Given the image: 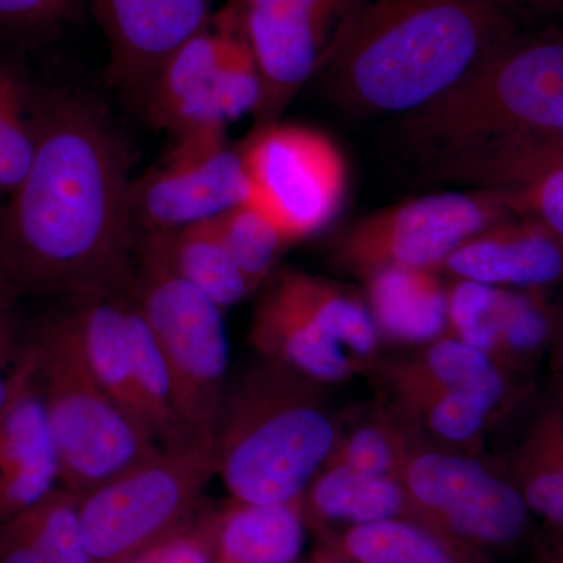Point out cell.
<instances>
[{
	"label": "cell",
	"mask_w": 563,
	"mask_h": 563,
	"mask_svg": "<svg viewBox=\"0 0 563 563\" xmlns=\"http://www.w3.org/2000/svg\"><path fill=\"white\" fill-rule=\"evenodd\" d=\"M131 147L84 92L40 87L31 172L0 206V303L125 290L136 233Z\"/></svg>",
	"instance_id": "1"
},
{
	"label": "cell",
	"mask_w": 563,
	"mask_h": 563,
	"mask_svg": "<svg viewBox=\"0 0 563 563\" xmlns=\"http://www.w3.org/2000/svg\"><path fill=\"white\" fill-rule=\"evenodd\" d=\"M506 40L492 0H368L318 74L329 101L352 117H407L453 91Z\"/></svg>",
	"instance_id": "2"
},
{
	"label": "cell",
	"mask_w": 563,
	"mask_h": 563,
	"mask_svg": "<svg viewBox=\"0 0 563 563\" xmlns=\"http://www.w3.org/2000/svg\"><path fill=\"white\" fill-rule=\"evenodd\" d=\"M321 388L263 361L224 393L213 433L214 474L232 499H302L343 431Z\"/></svg>",
	"instance_id": "3"
},
{
	"label": "cell",
	"mask_w": 563,
	"mask_h": 563,
	"mask_svg": "<svg viewBox=\"0 0 563 563\" xmlns=\"http://www.w3.org/2000/svg\"><path fill=\"white\" fill-rule=\"evenodd\" d=\"M29 344L60 463V487L85 495L161 448L92 376L63 312L47 318Z\"/></svg>",
	"instance_id": "4"
},
{
	"label": "cell",
	"mask_w": 563,
	"mask_h": 563,
	"mask_svg": "<svg viewBox=\"0 0 563 563\" xmlns=\"http://www.w3.org/2000/svg\"><path fill=\"white\" fill-rule=\"evenodd\" d=\"M398 124L409 147L435 162L507 129H563V43L504 46L453 91Z\"/></svg>",
	"instance_id": "5"
},
{
	"label": "cell",
	"mask_w": 563,
	"mask_h": 563,
	"mask_svg": "<svg viewBox=\"0 0 563 563\" xmlns=\"http://www.w3.org/2000/svg\"><path fill=\"white\" fill-rule=\"evenodd\" d=\"M214 476L213 435L161 446L79 496L85 542L95 563H121L192 523Z\"/></svg>",
	"instance_id": "6"
},
{
	"label": "cell",
	"mask_w": 563,
	"mask_h": 563,
	"mask_svg": "<svg viewBox=\"0 0 563 563\" xmlns=\"http://www.w3.org/2000/svg\"><path fill=\"white\" fill-rule=\"evenodd\" d=\"M129 292L172 369L185 428L213 435L229 366L224 310L179 276L146 236H136Z\"/></svg>",
	"instance_id": "7"
},
{
	"label": "cell",
	"mask_w": 563,
	"mask_h": 563,
	"mask_svg": "<svg viewBox=\"0 0 563 563\" xmlns=\"http://www.w3.org/2000/svg\"><path fill=\"white\" fill-rule=\"evenodd\" d=\"M410 518L474 553L520 542L531 512L509 474L479 454L420 440L404 466Z\"/></svg>",
	"instance_id": "8"
},
{
	"label": "cell",
	"mask_w": 563,
	"mask_h": 563,
	"mask_svg": "<svg viewBox=\"0 0 563 563\" xmlns=\"http://www.w3.org/2000/svg\"><path fill=\"white\" fill-rule=\"evenodd\" d=\"M242 154L251 184L247 202L268 214L288 242H301L332 220L346 172L328 136L274 122L255 128L242 143Z\"/></svg>",
	"instance_id": "9"
},
{
	"label": "cell",
	"mask_w": 563,
	"mask_h": 563,
	"mask_svg": "<svg viewBox=\"0 0 563 563\" xmlns=\"http://www.w3.org/2000/svg\"><path fill=\"white\" fill-rule=\"evenodd\" d=\"M251 184L242 144L228 129L177 133L161 163L133 177L131 214L136 236L214 220L247 202Z\"/></svg>",
	"instance_id": "10"
},
{
	"label": "cell",
	"mask_w": 563,
	"mask_h": 563,
	"mask_svg": "<svg viewBox=\"0 0 563 563\" xmlns=\"http://www.w3.org/2000/svg\"><path fill=\"white\" fill-rule=\"evenodd\" d=\"M368 0H229L262 81L255 128L274 124Z\"/></svg>",
	"instance_id": "11"
},
{
	"label": "cell",
	"mask_w": 563,
	"mask_h": 563,
	"mask_svg": "<svg viewBox=\"0 0 563 563\" xmlns=\"http://www.w3.org/2000/svg\"><path fill=\"white\" fill-rule=\"evenodd\" d=\"M496 217L492 196L479 191L424 196L355 222L336 239L333 258L363 279L388 266L439 272L463 242L495 224Z\"/></svg>",
	"instance_id": "12"
},
{
	"label": "cell",
	"mask_w": 563,
	"mask_h": 563,
	"mask_svg": "<svg viewBox=\"0 0 563 563\" xmlns=\"http://www.w3.org/2000/svg\"><path fill=\"white\" fill-rule=\"evenodd\" d=\"M109 47L107 81L143 106L165 62L211 20L214 0H87Z\"/></svg>",
	"instance_id": "13"
},
{
	"label": "cell",
	"mask_w": 563,
	"mask_h": 563,
	"mask_svg": "<svg viewBox=\"0 0 563 563\" xmlns=\"http://www.w3.org/2000/svg\"><path fill=\"white\" fill-rule=\"evenodd\" d=\"M60 487V463L36 377L31 344L0 410V526Z\"/></svg>",
	"instance_id": "14"
},
{
	"label": "cell",
	"mask_w": 563,
	"mask_h": 563,
	"mask_svg": "<svg viewBox=\"0 0 563 563\" xmlns=\"http://www.w3.org/2000/svg\"><path fill=\"white\" fill-rule=\"evenodd\" d=\"M225 49V33L213 16L207 27L181 44L152 81L141 111L157 131L176 133L228 129L214 84Z\"/></svg>",
	"instance_id": "15"
},
{
	"label": "cell",
	"mask_w": 563,
	"mask_h": 563,
	"mask_svg": "<svg viewBox=\"0 0 563 563\" xmlns=\"http://www.w3.org/2000/svg\"><path fill=\"white\" fill-rule=\"evenodd\" d=\"M250 340L263 361L322 387L362 372L339 343L269 284L255 307Z\"/></svg>",
	"instance_id": "16"
},
{
	"label": "cell",
	"mask_w": 563,
	"mask_h": 563,
	"mask_svg": "<svg viewBox=\"0 0 563 563\" xmlns=\"http://www.w3.org/2000/svg\"><path fill=\"white\" fill-rule=\"evenodd\" d=\"M554 235L490 225L463 242L440 269L454 279L536 290L563 277V246Z\"/></svg>",
	"instance_id": "17"
},
{
	"label": "cell",
	"mask_w": 563,
	"mask_h": 563,
	"mask_svg": "<svg viewBox=\"0 0 563 563\" xmlns=\"http://www.w3.org/2000/svg\"><path fill=\"white\" fill-rule=\"evenodd\" d=\"M302 499L247 503L232 499L210 515L213 563H295L306 536Z\"/></svg>",
	"instance_id": "18"
},
{
	"label": "cell",
	"mask_w": 563,
	"mask_h": 563,
	"mask_svg": "<svg viewBox=\"0 0 563 563\" xmlns=\"http://www.w3.org/2000/svg\"><path fill=\"white\" fill-rule=\"evenodd\" d=\"M393 412L435 446L476 453L503 410L472 393L385 376Z\"/></svg>",
	"instance_id": "19"
},
{
	"label": "cell",
	"mask_w": 563,
	"mask_h": 563,
	"mask_svg": "<svg viewBox=\"0 0 563 563\" xmlns=\"http://www.w3.org/2000/svg\"><path fill=\"white\" fill-rule=\"evenodd\" d=\"M363 280L380 339L424 346L446 335V287L437 272L388 266Z\"/></svg>",
	"instance_id": "20"
},
{
	"label": "cell",
	"mask_w": 563,
	"mask_h": 563,
	"mask_svg": "<svg viewBox=\"0 0 563 563\" xmlns=\"http://www.w3.org/2000/svg\"><path fill=\"white\" fill-rule=\"evenodd\" d=\"M385 376L472 393L509 413L520 399L518 376L488 352L451 335L424 344L417 354L388 366Z\"/></svg>",
	"instance_id": "21"
},
{
	"label": "cell",
	"mask_w": 563,
	"mask_h": 563,
	"mask_svg": "<svg viewBox=\"0 0 563 563\" xmlns=\"http://www.w3.org/2000/svg\"><path fill=\"white\" fill-rule=\"evenodd\" d=\"M318 563H483V555L413 518H393L333 533Z\"/></svg>",
	"instance_id": "22"
},
{
	"label": "cell",
	"mask_w": 563,
	"mask_h": 563,
	"mask_svg": "<svg viewBox=\"0 0 563 563\" xmlns=\"http://www.w3.org/2000/svg\"><path fill=\"white\" fill-rule=\"evenodd\" d=\"M307 523L318 528L377 523L393 518H410L409 501L401 481L324 466L314 474L302 496Z\"/></svg>",
	"instance_id": "23"
},
{
	"label": "cell",
	"mask_w": 563,
	"mask_h": 563,
	"mask_svg": "<svg viewBox=\"0 0 563 563\" xmlns=\"http://www.w3.org/2000/svg\"><path fill=\"white\" fill-rule=\"evenodd\" d=\"M268 284L339 343L362 369L376 361L380 335L361 296L298 269H282Z\"/></svg>",
	"instance_id": "24"
},
{
	"label": "cell",
	"mask_w": 563,
	"mask_h": 563,
	"mask_svg": "<svg viewBox=\"0 0 563 563\" xmlns=\"http://www.w3.org/2000/svg\"><path fill=\"white\" fill-rule=\"evenodd\" d=\"M554 391L529 421L506 473L529 512L563 531V391Z\"/></svg>",
	"instance_id": "25"
},
{
	"label": "cell",
	"mask_w": 563,
	"mask_h": 563,
	"mask_svg": "<svg viewBox=\"0 0 563 563\" xmlns=\"http://www.w3.org/2000/svg\"><path fill=\"white\" fill-rule=\"evenodd\" d=\"M179 276L229 310L254 292L214 220L172 232L146 233Z\"/></svg>",
	"instance_id": "26"
},
{
	"label": "cell",
	"mask_w": 563,
	"mask_h": 563,
	"mask_svg": "<svg viewBox=\"0 0 563 563\" xmlns=\"http://www.w3.org/2000/svg\"><path fill=\"white\" fill-rule=\"evenodd\" d=\"M128 329L133 388L141 421L162 446L192 439L196 435L187 431L180 418L172 369L132 296Z\"/></svg>",
	"instance_id": "27"
},
{
	"label": "cell",
	"mask_w": 563,
	"mask_h": 563,
	"mask_svg": "<svg viewBox=\"0 0 563 563\" xmlns=\"http://www.w3.org/2000/svg\"><path fill=\"white\" fill-rule=\"evenodd\" d=\"M40 140V87L20 62L0 55V199L31 172Z\"/></svg>",
	"instance_id": "28"
},
{
	"label": "cell",
	"mask_w": 563,
	"mask_h": 563,
	"mask_svg": "<svg viewBox=\"0 0 563 563\" xmlns=\"http://www.w3.org/2000/svg\"><path fill=\"white\" fill-rule=\"evenodd\" d=\"M420 440L398 413L380 410L350 429L343 426L335 450L325 463L399 479Z\"/></svg>",
	"instance_id": "29"
},
{
	"label": "cell",
	"mask_w": 563,
	"mask_h": 563,
	"mask_svg": "<svg viewBox=\"0 0 563 563\" xmlns=\"http://www.w3.org/2000/svg\"><path fill=\"white\" fill-rule=\"evenodd\" d=\"M558 322L531 292L506 290L493 357L515 376H526L550 355Z\"/></svg>",
	"instance_id": "30"
},
{
	"label": "cell",
	"mask_w": 563,
	"mask_h": 563,
	"mask_svg": "<svg viewBox=\"0 0 563 563\" xmlns=\"http://www.w3.org/2000/svg\"><path fill=\"white\" fill-rule=\"evenodd\" d=\"M229 251L254 290L273 276L282 252L290 246L287 236L261 209L243 202L214 218Z\"/></svg>",
	"instance_id": "31"
},
{
	"label": "cell",
	"mask_w": 563,
	"mask_h": 563,
	"mask_svg": "<svg viewBox=\"0 0 563 563\" xmlns=\"http://www.w3.org/2000/svg\"><path fill=\"white\" fill-rule=\"evenodd\" d=\"M504 295V288L481 282L454 279L453 285L446 287L448 335L488 352L493 357Z\"/></svg>",
	"instance_id": "32"
},
{
	"label": "cell",
	"mask_w": 563,
	"mask_h": 563,
	"mask_svg": "<svg viewBox=\"0 0 563 563\" xmlns=\"http://www.w3.org/2000/svg\"><path fill=\"white\" fill-rule=\"evenodd\" d=\"M25 514L44 563H95L81 531L79 495L57 487Z\"/></svg>",
	"instance_id": "33"
},
{
	"label": "cell",
	"mask_w": 563,
	"mask_h": 563,
	"mask_svg": "<svg viewBox=\"0 0 563 563\" xmlns=\"http://www.w3.org/2000/svg\"><path fill=\"white\" fill-rule=\"evenodd\" d=\"M80 0H0V35L21 44L47 43L79 11Z\"/></svg>",
	"instance_id": "34"
},
{
	"label": "cell",
	"mask_w": 563,
	"mask_h": 563,
	"mask_svg": "<svg viewBox=\"0 0 563 563\" xmlns=\"http://www.w3.org/2000/svg\"><path fill=\"white\" fill-rule=\"evenodd\" d=\"M121 563H213L209 517Z\"/></svg>",
	"instance_id": "35"
},
{
	"label": "cell",
	"mask_w": 563,
	"mask_h": 563,
	"mask_svg": "<svg viewBox=\"0 0 563 563\" xmlns=\"http://www.w3.org/2000/svg\"><path fill=\"white\" fill-rule=\"evenodd\" d=\"M27 340L22 335V328L13 312V306L0 303V410L5 407L13 388L14 374Z\"/></svg>",
	"instance_id": "36"
},
{
	"label": "cell",
	"mask_w": 563,
	"mask_h": 563,
	"mask_svg": "<svg viewBox=\"0 0 563 563\" xmlns=\"http://www.w3.org/2000/svg\"><path fill=\"white\" fill-rule=\"evenodd\" d=\"M0 563H44L27 514L0 526Z\"/></svg>",
	"instance_id": "37"
},
{
	"label": "cell",
	"mask_w": 563,
	"mask_h": 563,
	"mask_svg": "<svg viewBox=\"0 0 563 563\" xmlns=\"http://www.w3.org/2000/svg\"><path fill=\"white\" fill-rule=\"evenodd\" d=\"M537 203L551 231L563 240V169L551 173L537 191Z\"/></svg>",
	"instance_id": "38"
},
{
	"label": "cell",
	"mask_w": 563,
	"mask_h": 563,
	"mask_svg": "<svg viewBox=\"0 0 563 563\" xmlns=\"http://www.w3.org/2000/svg\"><path fill=\"white\" fill-rule=\"evenodd\" d=\"M548 363H550L551 374H553L554 390L563 391V320L558 322Z\"/></svg>",
	"instance_id": "39"
},
{
	"label": "cell",
	"mask_w": 563,
	"mask_h": 563,
	"mask_svg": "<svg viewBox=\"0 0 563 563\" xmlns=\"http://www.w3.org/2000/svg\"><path fill=\"white\" fill-rule=\"evenodd\" d=\"M536 563H563V536L558 542L548 547L547 550L539 555Z\"/></svg>",
	"instance_id": "40"
},
{
	"label": "cell",
	"mask_w": 563,
	"mask_h": 563,
	"mask_svg": "<svg viewBox=\"0 0 563 563\" xmlns=\"http://www.w3.org/2000/svg\"><path fill=\"white\" fill-rule=\"evenodd\" d=\"M492 2H495L496 5L501 7V3L509 2V0H492ZM540 2H558V3H563V0H540Z\"/></svg>",
	"instance_id": "41"
}]
</instances>
